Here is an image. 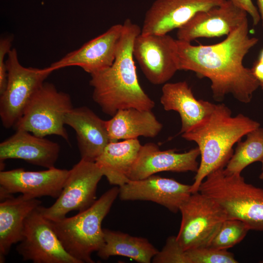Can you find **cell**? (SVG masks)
<instances>
[{"instance_id": "1", "label": "cell", "mask_w": 263, "mask_h": 263, "mask_svg": "<svg viewBox=\"0 0 263 263\" xmlns=\"http://www.w3.org/2000/svg\"><path fill=\"white\" fill-rule=\"evenodd\" d=\"M249 33L247 19L216 44L196 46L176 39L179 70L208 78L216 101L230 94L240 102H250L260 82L243 64L246 55L259 41Z\"/></svg>"}, {"instance_id": "2", "label": "cell", "mask_w": 263, "mask_h": 263, "mask_svg": "<svg viewBox=\"0 0 263 263\" xmlns=\"http://www.w3.org/2000/svg\"><path fill=\"white\" fill-rule=\"evenodd\" d=\"M115 59L109 67L91 74L92 98L103 113L113 116L118 111L134 108L152 110L155 103L140 86L132 52L133 43L141 29L130 19L124 22Z\"/></svg>"}, {"instance_id": "3", "label": "cell", "mask_w": 263, "mask_h": 263, "mask_svg": "<svg viewBox=\"0 0 263 263\" xmlns=\"http://www.w3.org/2000/svg\"><path fill=\"white\" fill-rule=\"evenodd\" d=\"M260 124L240 113L231 116L230 110L224 104H212L201 120L182 134L188 141L198 145L201 161L191 193L198 191L200 185L211 172L225 168L233 154L234 145L249 132L260 127Z\"/></svg>"}, {"instance_id": "4", "label": "cell", "mask_w": 263, "mask_h": 263, "mask_svg": "<svg viewBox=\"0 0 263 263\" xmlns=\"http://www.w3.org/2000/svg\"><path fill=\"white\" fill-rule=\"evenodd\" d=\"M119 194V187L106 191L87 209L70 217L51 221L65 250L79 263H94L92 254L105 243L101 224Z\"/></svg>"}, {"instance_id": "5", "label": "cell", "mask_w": 263, "mask_h": 263, "mask_svg": "<svg viewBox=\"0 0 263 263\" xmlns=\"http://www.w3.org/2000/svg\"><path fill=\"white\" fill-rule=\"evenodd\" d=\"M205 179L198 191L215 200L227 219L239 220L250 230L263 231V188L246 183L241 174L226 173L224 168Z\"/></svg>"}, {"instance_id": "6", "label": "cell", "mask_w": 263, "mask_h": 263, "mask_svg": "<svg viewBox=\"0 0 263 263\" xmlns=\"http://www.w3.org/2000/svg\"><path fill=\"white\" fill-rule=\"evenodd\" d=\"M73 108L68 94L58 91L52 83L44 82L33 95L13 129L42 137L58 135L69 143L64 127L65 118Z\"/></svg>"}, {"instance_id": "7", "label": "cell", "mask_w": 263, "mask_h": 263, "mask_svg": "<svg viewBox=\"0 0 263 263\" xmlns=\"http://www.w3.org/2000/svg\"><path fill=\"white\" fill-rule=\"evenodd\" d=\"M8 78L6 88L0 96V118L6 129L13 128L22 116L35 94L54 71L25 67L19 62L17 51L12 48L5 61Z\"/></svg>"}, {"instance_id": "8", "label": "cell", "mask_w": 263, "mask_h": 263, "mask_svg": "<svg viewBox=\"0 0 263 263\" xmlns=\"http://www.w3.org/2000/svg\"><path fill=\"white\" fill-rule=\"evenodd\" d=\"M182 219L176 239L184 250L207 247L227 219L221 207L199 191L191 193L179 209Z\"/></svg>"}, {"instance_id": "9", "label": "cell", "mask_w": 263, "mask_h": 263, "mask_svg": "<svg viewBox=\"0 0 263 263\" xmlns=\"http://www.w3.org/2000/svg\"><path fill=\"white\" fill-rule=\"evenodd\" d=\"M103 176L95 162L83 159L69 170L62 191L53 205L39 208L47 219L63 218L72 211L79 212L91 207L96 200L97 185Z\"/></svg>"}, {"instance_id": "10", "label": "cell", "mask_w": 263, "mask_h": 263, "mask_svg": "<svg viewBox=\"0 0 263 263\" xmlns=\"http://www.w3.org/2000/svg\"><path fill=\"white\" fill-rule=\"evenodd\" d=\"M39 206L25 220L23 239L16 247L17 252L23 261L34 263H79L65 250Z\"/></svg>"}, {"instance_id": "11", "label": "cell", "mask_w": 263, "mask_h": 263, "mask_svg": "<svg viewBox=\"0 0 263 263\" xmlns=\"http://www.w3.org/2000/svg\"><path fill=\"white\" fill-rule=\"evenodd\" d=\"M132 52L145 76L153 85L165 84L179 70L176 39L168 34L140 33L134 40Z\"/></svg>"}, {"instance_id": "12", "label": "cell", "mask_w": 263, "mask_h": 263, "mask_svg": "<svg viewBox=\"0 0 263 263\" xmlns=\"http://www.w3.org/2000/svg\"><path fill=\"white\" fill-rule=\"evenodd\" d=\"M69 170L55 167L40 171L22 168L0 172V199L2 201L16 193L31 199L49 196L57 199L60 194Z\"/></svg>"}, {"instance_id": "13", "label": "cell", "mask_w": 263, "mask_h": 263, "mask_svg": "<svg viewBox=\"0 0 263 263\" xmlns=\"http://www.w3.org/2000/svg\"><path fill=\"white\" fill-rule=\"evenodd\" d=\"M247 13L230 0L200 11L177 29V39L191 42L200 38L227 36L247 19Z\"/></svg>"}, {"instance_id": "14", "label": "cell", "mask_w": 263, "mask_h": 263, "mask_svg": "<svg viewBox=\"0 0 263 263\" xmlns=\"http://www.w3.org/2000/svg\"><path fill=\"white\" fill-rule=\"evenodd\" d=\"M226 0H155L146 12L141 34H168L197 13L218 6Z\"/></svg>"}, {"instance_id": "15", "label": "cell", "mask_w": 263, "mask_h": 263, "mask_svg": "<svg viewBox=\"0 0 263 263\" xmlns=\"http://www.w3.org/2000/svg\"><path fill=\"white\" fill-rule=\"evenodd\" d=\"M190 189L191 185L154 174L119 187L118 197L122 201H151L177 213L191 195Z\"/></svg>"}, {"instance_id": "16", "label": "cell", "mask_w": 263, "mask_h": 263, "mask_svg": "<svg viewBox=\"0 0 263 263\" xmlns=\"http://www.w3.org/2000/svg\"><path fill=\"white\" fill-rule=\"evenodd\" d=\"M123 30V24L112 26L105 32L53 63L50 67L55 71L78 66L90 75L109 67L114 62Z\"/></svg>"}, {"instance_id": "17", "label": "cell", "mask_w": 263, "mask_h": 263, "mask_svg": "<svg viewBox=\"0 0 263 263\" xmlns=\"http://www.w3.org/2000/svg\"><path fill=\"white\" fill-rule=\"evenodd\" d=\"M199 155L198 147L178 153L173 149L161 150L155 143H147L140 147L130 172L129 180H141L163 171L196 172Z\"/></svg>"}, {"instance_id": "18", "label": "cell", "mask_w": 263, "mask_h": 263, "mask_svg": "<svg viewBox=\"0 0 263 263\" xmlns=\"http://www.w3.org/2000/svg\"><path fill=\"white\" fill-rule=\"evenodd\" d=\"M16 131L0 144L2 167L5 160L17 159L47 169L55 167L60 149L57 143L26 131Z\"/></svg>"}, {"instance_id": "19", "label": "cell", "mask_w": 263, "mask_h": 263, "mask_svg": "<svg viewBox=\"0 0 263 263\" xmlns=\"http://www.w3.org/2000/svg\"><path fill=\"white\" fill-rule=\"evenodd\" d=\"M65 124L75 131L81 159L95 162L111 142L106 120L86 106L73 108L66 115Z\"/></svg>"}, {"instance_id": "20", "label": "cell", "mask_w": 263, "mask_h": 263, "mask_svg": "<svg viewBox=\"0 0 263 263\" xmlns=\"http://www.w3.org/2000/svg\"><path fill=\"white\" fill-rule=\"evenodd\" d=\"M38 199L23 195L13 196L0 203V262L3 263L13 244L23 239L24 222L29 214L40 206Z\"/></svg>"}, {"instance_id": "21", "label": "cell", "mask_w": 263, "mask_h": 263, "mask_svg": "<svg viewBox=\"0 0 263 263\" xmlns=\"http://www.w3.org/2000/svg\"><path fill=\"white\" fill-rule=\"evenodd\" d=\"M160 103L165 110L174 111L179 114L182 134L200 122L212 104L207 101L196 99L186 81L163 84Z\"/></svg>"}, {"instance_id": "22", "label": "cell", "mask_w": 263, "mask_h": 263, "mask_svg": "<svg viewBox=\"0 0 263 263\" xmlns=\"http://www.w3.org/2000/svg\"><path fill=\"white\" fill-rule=\"evenodd\" d=\"M111 141L138 139V137L154 138L163 129V125L151 110L130 108L118 111L106 120Z\"/></svg>"}, {"instance_id": "23", "label": "cell", "mask_w": 263, "mask_h": 263, "mask_svg": "<svg viewBox=\"0 0 263 263\" xmlns=\"http://www.w3.org/2000/svg\"><path fill=\"white\" fill-rule=\"evenodd\" d=\"M141 145L138 139H132L111 141L106 146L95 162L111 185L120 187L130 181Z\"/></svg>"}, {"instance_id": "24", "label": "cell", "mask_w": 263, "mask_h": 263, "mask_svg": "<svg viewBox=\"0 0 263 263\" xmlns=\"http://www.w3.org/2000/svg\"><path fill=\"white\" fill-rule=\"evenodd\" d=\"M103 233L104 244L97 251L98 257L103 260L121 256L139 263H150L158 251L146 238L107 228L103 229Z\"/></svg>"}, {"instance_id": "25", "label": "cell", "mask_w": 263, "mask_h": 263, "mask_svg": "<svg viewBox=\"0 0 263 263\" xmlns=\"http://www.w3.org/2000/svg\"><path fill=\"white\" fill-rule=\"evenodd\" d=\"M244 142L239 141L227 164L224 168L229 174H241L250 164L263 159V128L260 127L249 132Z\"/></svg>"}, {"instance_id": "26", "label": "cell", "mask_w": 263, "mask_h": 263, "mask_svg": "<svg viewBox=\"0 0 263 263\" xmlns=\"http://www.w3.org/2000/svg\"><path fill=\"white\" fill-rule=\"evenodd\" d=\"M249 230V227L242 221L226 219L207 247L227 250L241 242Z\"/></svg>"}, {"instance_id": "27", "label": "cell", "mask_w": 263, "mask_h": 263, "mask_svg": "<svg viewBox=\"0 0 263 263\" xmlns=\"http://www.w3.org/2000/svg\"><path fill=\"white\" fill-rule=\"evenodd\" d=\"M188 263H237L234 254L227 250L209 247H198L186 250Z\"/></svg>"}, {"instance_id": "28", "label": "cell", "mask_w": 263, "mask_h": 263, "mask_svg": "<svg viewBox=\"0 0 263 263\" xmlns=\"http://www.w3.org/2000/svg\"><path fill=\"white\" fill-rule=\"evenodd\" d=\"M154 263H188L184 250L178 242L176 236L168 237L161 250L152 258Z\"/></svg>"}, {"instance_id": "29", "label": "cell", "mask_w": 263, "mask_h": 263, "mask_svg": "<svg viewBox=\"0 0 263 263\" xmlns=\"http://www.w3.org/2000/svg\"><path fill=\"white\" fill-rule=\"evenodd\" d=\"M13 38L7 37L0 40V94L4 91L7 83L8 74L5 56L11 50Z\"/></svg>"}, {"instance_id": "30", "label": "cell", "mask_w": 263, "mask_h": 263, "mask_svg": "<svg viewBox=\"0 0 263 263\" xmlns=\"http://www.w3.org/2000/svg\"><path fill=\"white\" fill-rule=\"evenodd\" d=\"M237 7L244 10L252 18L253 25L256 26L261 21V17L257 7L252 0H230Z\"/></svg>"}, {"instance_id": "31", "label": "cell", "mask_w": 263, "mask_h": 263, "mask_svg": "<svg viewBox=\"0 0 263 263\" xmlns=\"http://www.w3.org/2000/svg\"><path fill=\"white\" fill-rule=\"evenodd\" d=\"M251 70L254 76L260 82L263 83V49Z\"/></svg>"}, {"instance_id": "32", "label": "cell", "mask_w": 263, "mask_h": 263, "mask_svg": "<svg viewBox=\"0 0 263 263\" xmlns=\"http://www.w3.org/2000/svg\"><path fill=\"white\" fill-rule=\"evenodd\" d=\"M257 5L263 28V0H257Z\"/></svg>"}, {"instance_id": "33", "label": "cell", "mask_w": 263, "mask_h": 263, "mask_svg": "<svg viewBox=\"0 0 263 263\" xmlns=\"http://www.w3.org/2000/svg\"><path fill=\"white\" fill-rule=\"evenodd\" d=\"M262 172L259 176V178L261 180H263V159L262 161Z\"/></svg>"}, {"instance_id": "34", "label": "cell", "mask_w": 263, "mask_h": 263, "mask_svg": "<svg viewBox=\"0 0 263 263\" xmlns=\"http://www.w3.org/2000/svg\"><path fill=\"white\" fill-rule=\"evenodd\" d=\"M260 86L263 89V83H260Z\"/></svg>"}, {"instance_id": "35", "label": "cell", "mask_w": 263, "mask_h": 263, "mask_svg": "<svg viewBox=\"0 0 263 263\" xmlns=\"http://www.w3.org/2000/svg\"><path fill=\"white\" fill-rule=\"evenodd\" d=\"M259 263H263V260H262V261H260Z\"/></svg>"}]
</instances>
